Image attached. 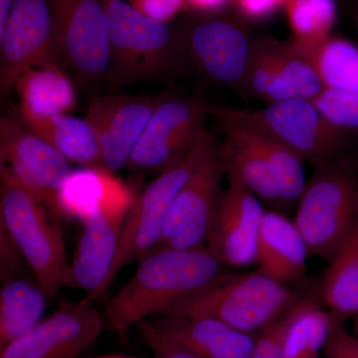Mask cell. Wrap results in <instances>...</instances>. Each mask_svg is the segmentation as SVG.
Wrapping results in <instances>:
<instances>
[{
	"label": "cell",
	"mask_w": 358,
	"mask_h": 358,
	"mask_svg": "<svg viewBox=\"0 0 358 358\" xmlns=\"http://www.w3.org/2000/svg\"><path fill=\"white\" fill-rule=\"evenodd\" d=\"M228 268L207 247H155L138 261L129 281L108 301L106 327L126 338L131 327L166 315L227 274Z\"/></svg>",
	"instance_id": "1"
},
{
	"label": "cell",
	"mask_w": 358,
	"mask_h": 358,
	"mask_svg": "<svg viewBox=\"0 0 358 358\" xmlns=\"http://www.w3.org/2000/svg\"><path fill=\"white\" fill-rule=\"evenodd\" d=\"M180 71L239 93L255 38L236 13H193L173 23Z\"/></svg>",
	"instance_id": "2"
},
{
	"label": "cell",
	"mask_w": 358,
	"mask_h": 358,
	"mask_svg": "<svg viewBox=\"0 0 358 358\" xmlns=\"http://www.w3.org/2000/svg\"><path fill=\"white\" fill-rule=\"evenodd\" d=\"M108 16L110 69L115 87L180 71L173 23L150 17L124 0H102Z\"/></svg>",
	"instance_id": "3"
},
{
	"label": "cell",
	"mask_w": 358,
	"mask_h": 358,
	"mask_svg": "<svg viewBox=\"0 0 358 358\" xmlns=\"http://www.w3.org/2000/svg\"><path fill=\"white\" fill-rule=\"evenodd\" d=\"M55 218L34 193L0 166V225L13 238L49 299L66 287L69 268Z\"/></svg>",
	"instance_id": "4"
},
{
	"label": "cell",
	"mask_w": 358,
	"mask_h": 358,
	"mask_svg": "<svg viewBox=\"0 0 358 358\" xmlns=\"http://www.w3.org/2000/svg\"><path fill=\"white\" fill-rule=\"evenodd\" d=\"M298 300L287 285L274 281L260 271L245 274L228 272L164 315L213 317L238 331L256 334L279 319Z\"/></svg>",
	"instance_id": "5"
},
{
	"label": "cell",
	"mask_w": 358,
	"mask_h": 358,
	"mask_svg": "<svg viewBox=\"0 0 358 358\" xmlns=\"http://www.w3.org/2000/svg\"><path fill=\"white\" fill-rule=\"evenodd\" d=\"M358 217V178L348 155L315 167L293 219L310 256L331 260Z\"/></svg>",
	"instance_id": "6"
},
{
	"label": "cell",
	"mask_w": 358,
	"mask_h": 358,
	"mask_svg": "<svg viewBox=\"0 0 358 358\" xmlns=\"http://www.w3.org/2000/svg\"><path fill=\"white\" fill-rule=\"evenodd\" d=\"M213 136L207 129L185 159L159 173L136 195L124 222L114 264L96 300L105 296L122 268L138 262L159 244L171 205L201 162Z\"/></svg>",
	"instance_id": "7"
},
{
	"label": "cell",
	"mask_w": 358,
	"mask_h": 358,
	"mask_svg": "<svg viewBox=\"0 0 358 358\" xmlns=\"http://www.w3.org/2000/svg\"><path fill=\"white\" fill-rule=\"evenodd\" d=\"M226 110L281 141L313 167L348 155L355 134L334 126L313 101L303 99L270 103L258 110Z\"/></svg>",
	"instance_id": "8"
},
{
	"label": "cell",
	"mask_w": 358,
	"mask_h": 358,
	"mask_svg": "<svg viewBox=\"0 0 358 358\" xmlns=\"http://www.w3.org/2000/svg\"><path fill=\"white\" fill-rule=\"evenodd\" d=\"M61 65L82 84L107 81L110 69L108 16L102 0H47Z\"/></svg>",
	"instance_id": "9"
},
{
	"label": "cell",
	"mask_w": 358,
	"mask_h": 358,
	"mask_svg": "<svg viewBox=\"0 0 358 358\" xmlns=\"http://www.w3.org/2000/svg\"><path fill=\"white\" fill-rule=\"evenodd\" d=\"M212 108L199 96L162 94L127 167L162 173L178 164L206 131Z\"/></svg>",
	"instance_id": "10"
},
{
	"label": "cell",
	"mask_w": 358,
	"mask_h": 358,
	"mask_svg": "<svg viewBox=\"0 0 358 358\" xmlns=\"http://www.w3.org/2000/svg\"><path fill=\"white\" fill-rule=\"evenodd\" d=\"M226 176L220 141L212 138L204 157L171 205L157 247L194 249L206 247L218 210Z\"/></svg>",
	"instance_id": "11"
},
{
	"label": "cell",
	"mask_w": 358,
	"mask_h": 358,
	"mask_svg": "<svg viewBox=\"0 0 358 358\" xmlns=\"http://www.w3.org/2000/svg\"><path fill=\"white\" fill-rule=\"evenodd\" d=\"M0 166L61 217L58 197L71 171L70 162L27 128L20 117L0 120Z\"/></svg>",
	"instance_id": "12"
},
{
	"label": "cell",
	"mask_w": 358,
	"mask_h": 358,
	"mask_svg": "<svg viewBox=\"0 0 358 358\" xmlns=\"http://www.w3.org/2000/svg\"><path fill=\"white\" fill-rule=\"evenodd\" d=\"M136 196L128 187L81 219V232L68 268L66 287L86 292L85 300L96 301L109 275Z\"/></svg>",
	"instance_id": "13"
},
{
	"label": "cell",
	"mask_w": 358,
	"mask_h": 358,
	"mask_svg": "<svg viewBox=\"0 0 358 358\" xmlns=\"http://www.w3.org/2000/svg\"><path fill=\"white\" fill-rule=\"evenodd\" d=\"M324 85L291 42L272 36L255 38L248 68L239 93L266 105L282 101L313 100Z\"/></svg>",
	"instance_id": "14"
},
{
	"label": "cell",
	"mask_w": 358,
	"mask_h": 358,
	"mask_svg": "<svg viewBox=\"0 0 358 358\" xmlns=\"http://www.w3.org/2000/svg\"><path fill=\"white\" fill-rule=\"evenodd\" d=\"M46 66L62 67L54 40L53 20L48 2L15 0L6 24L0 31L2 98L15 88L18 80L28 70Z\"/></svg>",
	"instance_id": "15"
},
{
	"label": "cell",
	"mask_w": 358,
	"mask_h": 358,
	"mask_svg": "<svg viewBox=\"0 0 358 358\" xmlns=\"http://www.w3.org/2000/svg\"><path fill=\"white\" fill-rule=\"evenodd\" d=\"M105 327V317L93 301L65 303L0 348V358H77L96 343Z\"/></svg>",
	"instance_id": "16"
},
{
	"label": "cell",
	"mask_w": 358,
	"mask_h": 358,
	"mask_svg": "<svg viewBox=\"0 0 358 358\" xmlns=\"http://www.w3.org/2000/svg\"><path fill=\"white\" fill-rule=\"evenodd\" d=\"M227 188L216 212L206 247L229 268L255 265L266 209L236 174L226 171Z\"/></svg>",
	"instance_id": "17"
},
{
	"label": "cell",
	"mask_w": 358,
	"mask_h": 358,
	"mask_svg": "<svg viewBox=\"0 0 358 358\" xmlns=\"http://www.w3.org/2000/svg\"><path fill=\"white\" fill-rule=\"evenodd\" d=\"M160 96H96L90 101L86 121L93 129L105 169L127 167Z\"/></svg>",
	"instance_id": "18"
},
{
	"label": "cell",
	"mask_w": 358,
	"mask_h": 358,
	"mask_svg": "<svg viewBox=\"0 0 358 358\" xmlns=\"http://www.w3.org/2000/svg\"><path fill=\"white\" fill-rule=\"evenodd\" d=\"M211 115L222 129L220 150L226 171L236 174L263 204L284 213L272 169L253 129L247 122L228 114L223 108H212Z\"/></svg>",
	"instance_id": "19"
},
{
	"label": "cell",
	"mask_w": 358,
	"mask_h": 358,
	"mask_svg": "<svg viewBox=\"0 0 358 358\" xmlns=\"http://www.w3.org/2000/svg\"><path fill=\"white\" fill-rule=\"evenodd\" d=\"M310 256L308 245L294 220L282 212L266 210L257 246L258 271L288 286L307 274Z\"/></svg>",
	"instance_id": "20"
},
{
	"label": "cell",
	"mask_w": 358,
	"mask_h": 358,
	"mask_svg": "<svg viewBox=\"0 0 358 358\" xmlns=\"http://www.w3.org/2000/svg\"><path fill=\"white\" fill-rule=\"evenodd\" d=\"M150 320L162 334L203 358H250L256 343L255 334L213 317L162 315Z\"/></svg>",
	"instance_id": "21"
},
{
	"label": "cell",
	"mask_w": 358,
	"mask_h": 358,
	"mask_svg": "<svg viewBox=\"0 0 358 358\" xmlns=\"http://www.w3.org/2000/svg\"><path fill=\"white\" fill-rule=\"evenodd\" d=\"M16 115L70 162L85 169H105L96 134L86 119L68 114L38 115L20 108Z\"/></svg>",
	"instance_id": "22"
},
{
	"label": "cell",
	"mask_w": 358,
	"mask_h": 358,
	"mask_svg": "<svg viewBox=\"0 0 358 358\" xmlns=\"http://www.w3.org/2000/svg\"><path fill=\"white\" fill-rule=\"evenodd\" d=\"M320 296L322 306L339 319L358 315V217L329 261Z\"/></svg>",
	"instance_id": "23"
},
{
	"label": "cell",
	"mask_w": 358,
	"mask_h": 358,
	"mask_svg": "<svg viewBox=\"0 0 358 358\" xmlns=\"http://www.w3.org/2000/svg\"><path fill=\"white\" fill-rule=\"evenodd\" d=\"M339 319L312 300L299 299L291 308L282 339V357L320 358Z\"/></svg>",
	"instance_id": "24"
},
{
	"label": "cell",
	"mask_w": 358,
	"mask_h": 358,
	"mask_svg": "<svg viewBox=\"0 0 358 358\" xmlns=\"http://www.w3.org/2000/svg\"><path fill=\"white\" fill-rule=\"evenodd\" d=\"M48 296L35 279L14 278L0 291V348L20 338L43 320Z\"/></svg>",
	"instance_id": "25"
},
{
	"label": "cell",
	"mask_w": 358,
	"mask_h": 358,
	"mask_svg": "<svg viewBox=\"0 0 358 358\" xmlns=\"http://www.w3.org/2000/svg\"><path fill=\"white\" fill-rule=\"evenodd\" d=\"M18 108L38 115L68 114L76 105V90L60 66L35 67L16 84Z\"/></svg>",
	"instance_id": "26"
},
{
	"label": "cell",
	"mask_w": 358,
	"mask_h": 358,
	"mask_svg": "<svg viewBox=\"0 0 358 358\" xmlns=\"http://www.w3.org/2000/svg\"><path fill=\"white\" fill-rule=\"evenodd\" d=\"M289 41L313 66L324 88L358 89V46L352 41L333 34L313 44Z\"/></svg>",
	"instance_id": "27"
},
{
	"label": "cell",
	"mask_w": 358,
	"mask_h": 358,
	"mask_svg": "<svg viewBox=\"0 0 358 358\" xmlns=\"http://www.w3.org/2000/svg\"><path fill=\"white\" fill-rule=\"evenodd\" d=\"M105 169H84L71 173L59 192L60 216L80 220L126 190L124 185Z\"/></svg>",
	"instance_id": "28"
},
{
	"label": "cell",
	"mask_w": 358,
	"mask_h": 358,
	"mask_svg": "<svg viewBox=\"0 0 358 358\" xmlns=\"http://www.w3.org/2000/svg\"><path fill=\"white\" fill-rule=\"evenodd\" d=\"M247 124L253 129L257 141L272 169L284 210L296 209L308 182L305 173V160L282 145L281 141L275 140L270 134L252 126L249 122Z\"/></svg>",
	"instance_id": "29"
},
{
	"label": "cell",
	"mask_w": 358,
	"mask_h": 358,
	"mask_svg": "<svg viewBox=\"0 0 358 358\" xmlns=\"http://www.w3.org/2000/svg\"><path fill=\"white\" fill-rule=\"evenodd\" d=\"M292 38L299 44H313L331 36L338 17L336 0H285Z\"/></svg>",
	"instance_id": "30"
},
{
	"label": "cell",
	"mask_w": 358,
	"mask_h": 358,
	"mask_svg": "<svg viewBox=\"0 0 358 358\" xmlns=\"http://www.w3.org/2000/svg\"><path fill=\"white\" fill-rule=\"evenodd\" d=\"M313 103L338 128L358 131V89H322Z\"/></svg>",
	"instance_id": "31"
},
{
	"label": "cell",
	"mask_w": 358,
	"mask_h": 358,
	"mask_svg": "<svg viewBox=\"0 0 358 358\" xmlns=\"http://www.w3.org/2000/svg\"><path fill=\"white\" fill-rule=\"evenodd\" d=\"M136 327L154 358H203L162 334L150 319L143 320Z\"/></svg>",
	"instance_id": "32"
},
{
	"label": "cell",
	"mask_w": 358,
	"mask_h": 358,
	"mask_svg": "<svg viewBox=\"0 0 358 358\" xmlns=\"http://www.w3.org/2000/svg\"><path fill=\"white\" fill-rule=\"evenodd\" d=\"M289 310L258 334L250 358H284L282 339L288 324Z\"/></svg>",
	"instance_id": "33"
},
{
	"label": "cell",
	"mask_w": 358,
	"mask_h": 358,
	"mask_svg": "<svg viewBox=\"0 0 358 358\" xmlns=\"http://www.w3.org/2000/svg\"><path fill=\"white\" fill-rule=\"evenodd\" d=\"M26 264L20 250L14 243L6 228L0 225V278L4 282L20 277L23 265ZM27 265V264H26Z\"/></svg>",
	"instance_id": "34"
},
{
	"label": "cell",
	"mask_w": 358,
	"mask_h": 358,
	"mask_svg": "<svg viewBox=\"0 0 358 358\" xmlns=\"http://www.w3.org/2000/svg\"><path fill=\"white\" fill-rule=\"evenodd\" d=\"M285 0H232L231 6L240 18L246 22H262L279 13Z\"/></svg>",
	"instance_id": "35"
},
{
	"label": "cell",
	"mask_w": 358,
	"mask_h": 358,
	"mask_svg": "<svg viewBox=\"0 0 358 358\" xmlns=\"http://www.w3.org/2000/svg\"><path fill=\"white\" fill-rule=\"evenodd\" d=\"M322 355L324 358H358V336L348 333L343 322H339Z\"/></svg>",
	"instance_id": "36"
},
{
	"label": "cell",
	"mask_w": 358,
	"mask_h": 358,
	"mask_svg": "<svg viewBox=\"0 0 358 358\" xmlns=\"http://www.w3.org/2000/svg\"><path fill=\"white\" fill-rule=\"evenodd\" d=\"M129 3L141 13L166 22L185 9V0H129Z\"/></svg>",
	"instance_id": "37"
},
{
	"label": "cell",
	"mask_w": 358,
	"mask_h": 358,
	"mask_svg": "<svg viewBox=\"0 0 358 358\" xmlns=\"http://www.w3.org/2000/svg\"><path fill=\"white\" fill-rule=\"evenodd\" d=\"M232 0H185V9L193 13H217L225 11Z\"/></svg>",
	"instance_id": "38"
},
{
	"label": "cell",
	"mask_w": 358,
	"mask_h": 358,
	"mask_svg": "<svg viewBox=\"0 0 358 358\" xmlns=\"http://www.w3.org/2000/svg\"><path fill=\"white\" fill-rule=\"evenodd\" d=\"M14 3H15V0H0V31L6 26Z\"/></svg>",
	"instance_id": "39"
},
{
	"label": "cell",
	"mask_w": 358,
	"mask_h": 358,
	"mask_svg": "<svg viewBox=\"0 0 358 358\" xmlns=\"http://www.w3.org/2000/svg\"><path fill=\"white\" fill-rule=\"evenodd\" d=\"M88 358H138L134 357H128V355H99V357H93Z\"/></svg>",
	"instance_id": "40"
},
{
	"label": "cell",
	"mask_w": 358,
	"mask_h": 358,
	"mask_svg": "<svg viewBox=\"0 0 358 358\" xmlns=\"http://www.w3.org/2000/svg\"><path fill=\"white\" fill-rule=\"evenodd\" d=\"M353 334L358 336V315L355 317V322H353Z\"/></svg>",
	"instance_id": "41"
},
{
	"label": "cell",
	"mask_w": 358,
	"mask_h": 358,
	"mask_svg": "<svg viewBox=\"0 0 358 358\" xmlns=\"http://www.w3.org/2000/svg\"><path fill=\"white\" fill-rule=\"evenodd\" d=\"M357 23H358V18H357Z\"/></svg>",
	"instance_id": "42"
}]
</instances>
